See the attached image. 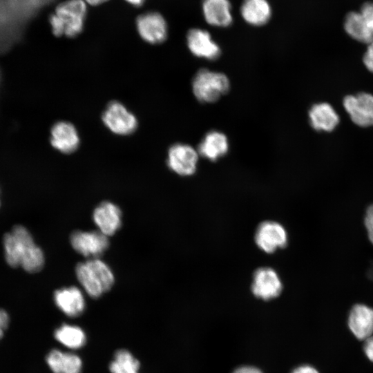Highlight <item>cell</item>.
Returning <instances> with one entry per match:
<instances>
[{
  "label": "cell",
  "instance_id": "obj_26",
  "mask_svg": "<svg viewBox=\"0 0 373 373\" xmlns=\"http://www.w3.org/2000/svg\"><path fill=\"white\" fill-rule=\"evenodd\" d=\"M367 45V46L363 55V61L366 68L373 73V41Z\"/></svg>",
  "mask_w": 373,
  "mask_h": 373
},
{
  "label": "cell",
  "instance_id": "obj_17",
  "mask_svg": "<svg viewBox=\"0 0 373 373\" xmlns=\"http://www.w3.org/2000/svg\"><path fill=\"white\" fill-rule=\"evenodd\" d=\"M57 307L70 317L79 316L85 309V300L82 291L74 286L57 289L54 294Z\"/></svg>",
  "mask_w": 373,
  "mask_h": 373
},
{
  "label": "cell",
  "instance_id": "obj_4",
  "mask_svg": "<svg viewBox=\"0 0 373 373\" xmlns=\"http://www.w3.org/2000/svg\"><path fill=\"white\" fill-rule=\"evenodd\" d=\"M345 32L353 39L369 44L373 41V1L363 3L358 11H350L344 19Z\"/></svg>",
  "mask_w": 373,
  "mask_h": 373
},
{
  "label": "cell",
  "instance_id": "obj_31",
  "mask_svg": "<svg viewBox=\"0 0 373 373\" xmlns=\"http://www.w3.org/2000/svg\"><path fill=\"white\" fill-rule=\"evenodd\" d=\"M126 1L133 6H141L144 2L145 0H126Z\"/></svg>",
  "mask_w": 373,
  "mask_h": 373
},
{
  "label": "cell",
  "instance_id": "obj_27",
  "mask_svg": "<svg viewBox=\"0 0 373 373\" xmlns=\"http://www.w3.org/2000/svg\"><path fill=\"white\" fill-rule=\"evenodd\" d=\"M363 351L367 358L373 362V336L364 341Z\"/></svg>",
  "mask_w": 373,
  "mask_h": 373
},
{
  "label": "cell",
  "instance_id": "obj_25",
  "mask_svg": "<svg viewBox=\"0 0 373 373\" xmlns=\"http://www.w3.org/2000/svg\"><path fill=\"white\" fill-rule=\"evenodd\" d=\"M364 224L367 231L368 238L373 244V204L369 206L366 210Z\"/></svg>",
  "mask_w": 373,
  "mask_h": 373
},
{
  "label": "cell",
  "instance_id": "obj_18",
  "mask_svg": "<svg viewBox=\"0 0 373 373\" xmlns=\"http://www.w3.org/2000/svg\"><path fill=\"white\" fill-rule=\"evenodd\" d=\"M229 0H203L202 10L204 18L209 25L224 28L233 21Z\"/></svg>",
  "mask_w": 373,
  "mask_h": 373
},
{
  "label": "cell",
  "instance_id": "obj_14",
  "mask_svg": "<svg viewBox=\"0 0 373 373\" xmlns=\"http://www.w3.org/2000/svg\"><path fill=\"white\" fill-rule=\"evenodd\" d=\"M347 325L358 340L365 341L373 336V309L364 304H356L349 313Z\"/></svg>",
  "mask_w": 373,
  "mask_h": 373
},
{
  "label": "cell",
  "instance_id": "obj_5",
  "mask_svg": "<svg viewBox=\"0 0 373 373\" xmlns=\"http://www.w3.org/2000/svg\"><path fill=\"white\" fill-rule=\"evenodd\" d=\"M6 262L12 267L20 266L28 251L36 244L30 231L23 226H15L3 240Z\"/></svg>",
  "mask_w": 373,
  "mask_h": 373
},
{
  "label": "cell",
  "instance_id": "obj_22",
  "mask_svg": "<svg viewBox=\"0 0 373 373\" xmlns=\"http://www.w3.org/2000/svg\"><path fill=\"white\" fill-rule=\"evenodd\" d=\"M46 362L53 373H81L82 361L73 353L52 350L48 354Z\"/></svg>",
  "mask_w": 373,
  "mask_h": 373
},
{
  "label": "cell",
  "instance_id": "obj_3",
  "mask_svg": "<svg viewBox=\"0 0 373 373\" xmlns=\"http://www.w3.org/2000/svg\"><path fill=\"white\" fill-rule=\"evenodd\" d=\"M229 87V80L224 73L205 68L198 70L192 81L194 96L203 103L217 101L228 92Z\"/></svg>",
  "mask_w": 373,
  "mask_h": 373
},
{
  "label": "cell",
  "instance_id": "obj_7",
  "mask_svg": "<svg viewBox=\"0 0 373 373\" xmlns=\"http://www.w3.org/2000/svg\"><path fill=\"white\" fill-rule=\"evenodd\" d=\"M343 105L356 125L361 127L373 126V95L363 92L347 95Z\"/></svg>",
  "mask_w": 373,
  "mask_h": 373
},
{
  "label": "cell",
  "instance_id": "obj_19",
  "mask_svg": "<svg viewBox=\"0 0 373 373\" xmlns=\"http://www.w3.org/2000/svg\"><path fill=\"white\" fill-rule=\"evenodd\" d=\"M309 120L314 129L330 132L338 125L340 118L332 105L327 102L314 104L309 111Z\"/></svg>",
  "mask_w": 373,
  "mask_h": 373
},
{
  "label": "cell",
  "instance_id": "obj_29",
  "mask_svg": "<svg viewBox=\"0 0 373 373\" xmlns=\"http://www.w3.org/2000/svg\"><path fill=\"white\" fill-rule=\"evenodd\" d=\"M9 324V316L3 309H0V331L4 332Z\"/></svg>",
  "mask_w": 373,
  "mask_h": 373
},
{
  "label": "cell",
  "instance_id": "obj_1",
  "mask_svg": "<svg viewBox=\"0 0 373 373\" xmlns=\"http://www.w3.org/2000/svg\"><path fill=\"white\" fill-rule=\"evenodd\" d=\"M77 278L86 292L98 298L114 283V275L108 265L98 258L79 263L75 269Z\"/></svg>",
  "mask_w": 373,
  "mask_h": 373
},
{
  "label": "cell",
  "instance_id": "obj_15",
  "mask_svg": "<svg viewBox=\"0 0 373 373\" xmlns=\"http://www.w3.org/2000/svg\"><path fill=\"white\" fill-rule=\"evenodd\" d=\"M93 219L100 232L112 236L122 224V211L113 202H103L95 209Z\"/></svg>",
  "mask_w": 373,
  "mask_h": 373
},
{
  "label": "cell",
  "instance_id": "obj_30",
  "mask_svg": "<svg viewBox=\"0 0 373 373\" xmlns=\"http://www.w3.org/2000/svg\"><path fill=\"white\" fill-rule=\"evenodd\" d=\"M233 373H262V372L257 367L245 365L238 367Z\"/></svg>",
  "mask_w": 373,
  "mask_h": 373
},
{
  "label": "cell",
  "instance_id": "obj_13",
  "mask_svg": "<svg viewBox=\"0 0 373 373\" xmlns=\"http://www.w3.org/2000/svg\"><path fill=\"white\" fill-rule=\"evenodd\" d=\"M186 44L191 52L200 58L214 60L221 52L209 32L201 28H193L188 32Z\"/></svg>",
  "mask_w": 373,
  "mask_h": 373
},
{
  "label": "cell",
  "instance_id": "obj_32",
  "mask_svg": "<svg viewBox=\"0 0 373 373\" xmlns=\"http://www.w3.org/2000/svg\"><path fill=\"white\" fill-rule=\"evenodd\" d=\"M85 1L90 5L96 6V5L101 4L108 0H85Z\"/></svg>",
  "mask_w": 373,
  "mask_h": 373
},
{
  "label": "cell",
  "instance_id": "obj_8",
  "mask_svg": "<svg viewBox=\"0 0 373 373\" xmlns=\"http://www.w3.org/2000/svg\"><path fill=\"white\" fill-rule=\"evenodd\" d=\"M199 153L191 146L178 143L171 146L168 151L167 164L175 173L188 176L197 169Z\"/></svg>",
  "mask_w": 373,
  "mask_h": 373
},
{
  "label": "cell",
  "instance_id": "obj_11",
  "mask_svg": "<svg viewBox=\"0 0 373 373\" xmlns=\"http://www.w3.org/2000/svg\"><path fill=\"white\" fill-rule=\"evenodd\" d=\"M283 289L281 280L278 273L270 267L257 269L251 283L254 296L262 300H270L279 296Z\"/></svg>",
  "mask_w": 373,
  "mask_h": 373
},
{
  "label": "cell",
  "instance_id": "obj_6",
  "mask_svg": "<svg viewBox=\"0 0 373 373\" xmlns=\"http://www.w3.org/2000/svg\"><path fill=\"white\" fill-rule=\"evenodd\" d=\"M105 126L113 133L126 135L134 132L137 126L136 117L119 102H112L102 115Z\"/></svg>",
  "mask_w": 373,
  "mask_h": 373
},
{
  "label": "cell",
  "instance_id": "obj_24",
  "mask_svg": "<svg viewBox=\"0 0 373 373\" xmlns=\"http://www.w3.org/2000/svg\"><path fill=\"white\" fill-rule=\"evenodd\" d=\"M139 361L127 350H119L109 365L111 373H138Z\"/></svg>",
  "mask_w": 373,
  "mask_h": 373
},
{
  "label": "cell",
  "instance_id": "obj_34",
  "mask_svg": "<svg viewBox=\"0 0 373 373\" xmlns=\"http://www.w3.org/2000/svg\"><path fill=\"white\" fill-rule=\"evenodd\" d=\"M3 334H4V332L0 331V340L2 338Z\"/></svg>",
  "mask_w": 373,
  "mask_h": 373
},
{
  "label": "cell",
  "instance_id": "obj_21",
  "mask_svg": "<svg viewBox=\"0 0 373 373\" xmlns=\"http://www.w3.org/2000/svg\"><path fill=\"white\" fill-rule=\"evenodd\" d=\"M240 14L249 25L259 26L265 25L270 19L271 8L267 0H243Z\"/></svg>",
  "mask_w": 373,
  "mask_h": 373
},
{
  "label": "cell",
  "instance_id": "obj_10",
  "mask_svg": "<svg viewBox=\"0 0 373 373\" xmlns=\"http://www.w3.org/2000/svg\"><path fill=\"white\" fill-rule=\"evenodd\" d=\"M255 242L262 251L268 254L273 253L286 245L287 233L279 222L265 221L256 229Z\"/></svg>",
  "mask_w": 373,
  "mask_h": 373
},
{
  "label": "cell",
  "instance_id": "obj_20",
  "mask_svg": "<svg viewBox=\"0 0 373 373\" xmlns=\"http://www.w3.org/2000/svg\"><path fill=\"white\" fill-rule=\"evenodd\" d=\"M197 151L203 157L211 161H216L228 152V139L224 133L211 131L205 135L198 145Z\"/></svg>",
  "mask_w": 373,
  "mask_h": 373
},
{
  "label": "cell",
  "instance_id": "obj_23",
  "mask_svg": "<svg viewBox=\"0 0 373 373\" xmlns=\"http://www.w3.org/2000/svg\"><path fill=\"white\" fill-rule=\"evenodd\" d=\"M54 336L57 341L70 349H79L86 342L84 331L75 325L64 324L55 331Z\"/></svg>",
  "mask_w": 373,
  "mask_h": 373
},
{
  "label": "cell",
  "instance_id": "obj_16",
  "mask_svg": "<svg viewBox=\"0 0 373 373\" xmlns=\"http://www.w3.org/2000/svg\"><path fill=\"white\" fill-rule=\"evenodd\" d=\"M50 141L52 147L57 151L64 153H70L78 148L79 137L73 124L61 121L52 126Z\"/></svg>",
  "mask_w": 373,
  "mask_h": 373
},
{
  "label": "cell",
  "instance_id": "obj_35",
  "mask_svg": "<svg viewBox=\"0 0 373 373\" xmlns=\"http://www.w3.org/2000/svg\"><path fill=\"white\" fill-rule=\"evenodd\" d=\"M0 204H1V202H0Z\"/></svg>",
  "mask_w": 373,
  "mask_h": 373
},
{
  "label": "cell",
  "instance_id": "obj_28",
  "mask_svg": "<svg viewBox=\"0 0 373 373\" xmlns=\"http://www.w3.org/2000/svg\"><path fill=\"white\" fill-rule=\"evenodd\" d=\"M291 373H319V372L312 365H303L296 367Z\"/></svg>",
  "mask_w": 373,
  "mask_h": 373
},
{
  "label": "cell",
  "instance_id": "obj_12",
  "mask_svg": "<svg viewBox=\"0 0 373 373\" xmlns=\"http://www.w3.org/2000/svg\"><path fill=\"white\" fill-rule=\"evenodd\" d=\"M136 25L141 37L149 43L159 44L167 37L166 22L157 12H151L141 15L137 19Z\"/></svg>",
  "mask_w": 373,
  "mask_h": 373
},
{
  "label": "cell",
  "instance_id": "obj_2",
  "mask_svg": "<svg viewBox=\"0 0 373 373\" xmlns=\"http://www.w3.org/2000/svg\"><path fill=\"white\" fill-rule=\"evenodd\" d=\"M86 14L83 0H68L60 3L49 19L52 32L57 36L78 35L83 30Z\"/></svg>",
  "mask_w": 373,
  "mask_h": 373
},
{
  "label": "cell",
  "instance_id": "obj_9",
  "mask_svg": "<svg viewBox=\"0 0 373 373\" xmlns=\"http://www.w3.org/2000/svg\"><path fill=\"white\" fill-rule=\"evenodd\" d=\"M70 242L77 252L90 258L100 256L109 245L108 236L99 231H75L70 236Z\"/></svg>",
  "mask_w": 373,
  "mask_h": 373
},
{
  "label": "cell",
  "instance_id": "obj_33",
  "mask_svg": "<svg viewBox=\"0 0 373 373\" xmlns=\"http://www.w3.org/2000/svg\"><path fill=\"white\" fill-rule=\"evenodd\" d=\"M368 276L373 280V264L368 271Z\"/></svg>",
  "mask_w": 373,
  "mask_h": 373
}]
</instances>
